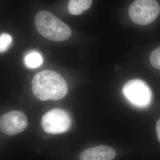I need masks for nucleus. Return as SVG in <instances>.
I'll list each match as a JSON object with an SVG mask.
<instances>
[{"label": "nucleus", "instance_id": "obj_1", "mask_svg": "<svg viewBox=\"0 0 160 160\" xmlns=\"http://www.w3.org/2000/svg\"><path fill=\"white\" fill-rule=\"evenodd\" d=\"M34 96L40 100H59L68 92V86L63 77L57 72L45 70L36 75L32 81Z\"/></svg>", "mask_w": 160, "mask_h": 160}, {"label": "nucleus", "instance_id": "obj_2", "mask_svg": "<svg viewBox=\"0 0 160 160\" xmlns=\"http://www.w3.org/2000/svg\"><path fill=\"white\" fill-rule=\"evenodd\" d=\"M34 23L40 34L49 40L63 41L71 35L68 26L50 12L42 11L38 13Z\"/></svg>", "mask_w": 160, "mask_h": 160}, {"label": "nucleus", "instance_id": "obj_3", "mask_svg": "<svg viewBox=\"0 0 160 160\" xmlns=\"http://www.w3.org/2000/svg\"><path fill=\"white\" fill-rule=\"evenodd\" d=\"M160 12V6L155 0H135L129 8L131 19L141 26L153 22Z\"/></svg>", "mask_w": 160, "mask_h": 160}, {"label": "nucleus", "instance_id": "obj_4", "mask_svg": "<svg viewBox=\"0 0 160 160\" xmlns=\"http://www.w3.org/2000/svg\"><path fill=\"white\" fill-rule=\"evenodd\" d=\"M123 93L132 104L139 108H147L152 102L151 90L142 80L128 81L123 87Z\"/></svg>", "mask_w": 160, "mask_h": 160}, {"label": "nucleus", "instance_id": "obj_5", "mask_svg": "<svg viewBox=\"0 0 160 160\" xmlns=\"http://www.w3.org/2000/svg\"><path fill=\"white\" fill-rule=\"evenodd\" d=\"M42 126L47 133H62L69 129L71 119L68 113L63 109H52L42 117Z\"/></svg>", "mask_w": 160, "mask_h": 160}, {"label": "nucleus", "instance_id": "obj_6", "mask_svg": "<svg viewBox=\"0 0 160 160\" xmlns=\"http://www.w3.org/2000/svg\"><path fill=\"white\" fill-rule=\"evenodd\" d=\"M28 126L26 115L20 111H11L0 118V130L8 135H14L23 132Z\"/></svg>", "mask_w": 160, "mask_h": 160}, {"label": "nucleus", "instance_id": "obj_7", "mask_svg": "<svg viewBox=\"0 0 160 160\" xmlns=\"http://www.w3.org/2000/svg\"><path fill=\"white\" fill-rule=\"evenodd\" d=\"M114 149L106 145H100L82 151L80 160H113L116 157Z\"/></svg>", "mask_w": 160, "mask_h": 160}, {"label": "nucleus", "instance_id": "obj_8", "mask_svg": "<svg viewBox=\"0 0 160 160\" xmlns=\"http://www.w3.org/2000/svg\"><path fill=\"white\" fill-rule=\"evenodd\" d=\"M92 0H69L68 12L72 15H80L90 8Z\"/></svg>", "mask_w": 160, "mask_h": 160}, {"label": "nucleus", "instance_id": "obj_9", "mask_svg": "<svg viewBox=\"0 0 160 160\" xmlns=\"http://www.w3.org/2000/svg\"><path fill=\"white\" fill-rule=\"evenodd\" d=\"M43 59L40 53L37 51H31L28 53L24 58L25 65L30 69L37 68L43 63Z\"/></svg>", "mask_w": 160, "mask_h": 160}, {"label": "nucleus", "instance_id": "obj_10", "mask_svg": "<svg viewBox=\"0 0 160 160\" xmlns=\"http://www.w3.org/2000/svg\"><path fill=\"white\" fill-rule=\"evenodd\" d=\"M12 36L7 33H2L0 36V53L6 52L12 43Z\"/></svg>", "mask_w": 160, "mask_h": 160}, {"label": "nucleus", "instance_id": "obj_11", "mask_svg": "<svg viewBox=\"0 0 160 160\" xmlns=\"http://www.w3.org/2000/svg\"><path fill=\"white\" fill-rule=\"evenodd\" d=\"M149 61L153 67L160 69V46L155 49L151 53L149 58Z\"/></svg>", "mask_w": 160, "mask_h": 160}, {"label": "nucleus", "instance_id": "obj_12", "mask_svg": "<svg viewBox=\"0 0 160 160\" xmlns=\"http://www.w3.org/2000/svg\"><path fill=\"white\" fill-rule=\"evenodd\" d=\"M156 131H157V134L158 140L160 142V119L158 120L156 125Z\"/></svg>", "mask_w": 160, "mask_h": 160}]
</instances>
